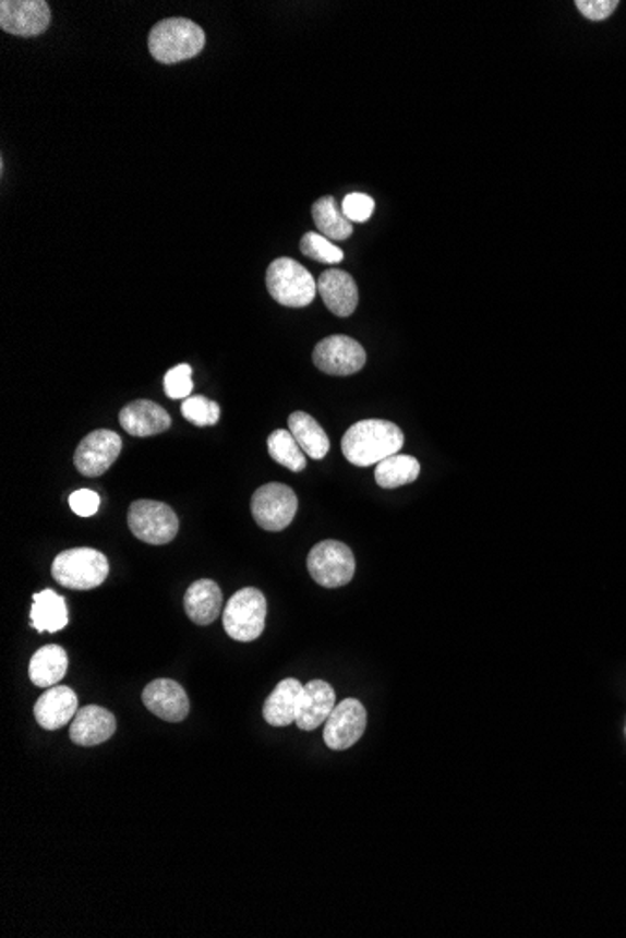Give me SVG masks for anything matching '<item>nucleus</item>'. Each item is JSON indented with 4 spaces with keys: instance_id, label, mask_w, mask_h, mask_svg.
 Returning <instances> with one entry per match:
<instances>
[{
    "instance_id": "f257e3e1",
    "label": "nucleus",
    "mask_w": 626,
    "mask_h": 938,
    "mask_svg": "<svg viewBox=\"0 0 626 938\" xmlns=\"http://www.w3.org/2000/svg\"><path fill=\"white\" fill-rule=\"evenodd\" d=\"M406 443L396 423L387 420H362L347 430L341 438V454L357 467H372L387 457L400 454Z\"/></svg>"
},
{
    "instance_id": "f03ea898",
    "label": "nucleus",
    "mask_w": 626,
    "mask_h": 938,
    "mask_svg": "<svg viewBox=\"0 0 626 938\" xmlns=\"http://www.w3.org/2000/svg\"><path fill=\"white\" fill-rule=\"evenodd\" d=\"M207 41L205 31L184 17H171L154 25L148 34V51L161 64L194 59Z\"/></svg>"
},
{
    "instance_id": "7ed1b4c3",
    "label": "nucleus",
    "mask_w": 626,
    "mask_h": 938,
    "mask_svg": "<svg viewBox=\"0 0 626 938\" xmlns=\"http://www.w3.org/2000/svg\"><path fill=\"white\" fill-rule=\"evenodd\" d=\"M51 575L64 589H96L101 582H106L109 562L107 556L96 549H68L55 558Z\"/></svg>"
},
{
    "instance_id": "20e7f679",
    "label": "nucleus",
    "mask_w": 626,
    "mask_h": 938,
    "mask_svg": "<svg viewBox=\"0 0 626 938\" xmlns=\"http://www.w3.org/2000/svg\"><path fill=\"white\" fill-rule=\"evenodd\" d=\"M267 289L278 304L286 308H306L317 294V284L312 274L294 258H276L268 266Z\"/></svg>"
},
{
    "instance_id": "39448f33",
    "label": "nucleus",
    "mask_w": 626,
    "mask_h": 938,
    "mask_svg": "<svg viewBox=\"0 0 626 938\" xmlns=\"http://www.w3.org/2000/svg\"><path fill=\"white\" fill-rule=\"evenodd\" d=\"M267 598L261 590L252 587L239 590L224 609V628L234 641H255L267 624Z\"/></svg>"
},
{
    "instance_id": "423d86ee",
    "label": "nucleus",
    "mask_w": 626,
    "mask_h": 938,
    "mask_svg": "<svg viewBox=\"0 0 626 938\" xmlns=\"http://www.w3.org/2000/svg\"><path fill=\"white\" fill-rule=\"evenodd\" d=\"M354 568L353 551L336 540L317 543L308 555V572L325 589L346 587L353 579Z\"/></svg>"
},
{
    "instance_id": "0eeeda50",
    "label": "nucleus",
    "mask_w": 626,
    "mask_h": 938,
    "mask_svg": "<svg viewBox=\"0 0 626 938\" xmlns=\"http://www.w3.org/2000/svg\"><path fill=\"white\" fill-rule=\"evenodd\" d=\"M128 527L141 542L166 545L179 532V517L158 501H135L128 509Z\"/></svg>"
},
{
    "instance_id": "6e6552de",
    "label": "nucleus",
    "mask_w": 626,
    "mask_h": 938,
    "mask_svg": "<svg viewBox=\"0 0 626 938\" xmlns=\"http://www.w3.org/2000/svg\"><path fill=\"white\" fill-rule=\"evenodd\" d=\"M299 509L294 491L284 483H265L252 496V516L261 529L280 532L293 522Z\"/></svg>"
},
{
    "instance_id": "1a4fd4ad",
    "label": "nucleus",
    "mask_w": 626,
    "mask_h": 938,
    "mask_svg": "<svg viewBox=\"0 0 626 938\" xmlns=\"http://www.w3.org/2000/svg\"><path fill=\"white\" fill-rule=\"evenodd\" d=\"M313 364L327 375L347 377V375L359 373L364 368L366 350L353 337H325L313 349Z\"/></svg>"
},
{
    "instance_id": "9d476101",
    "label": "nucleus",
    "mask_w": 626,
    "mask_h": 938,
    "mask_svg": "<svg viewBox=\"0 0 626 938\" xmlns=\"http://www.w3.org/2000/svg\"><path fill=\"white\" fill-rule=\"evenodd\" d=\"M51 25V10L46 0H2L0 28L8 34L33 38Z\"/></svg>"
},
{
    "instance_id": "9b49d317",
    "label": "nucleus",
    "mask_w": 626,
    "mask_h": 938,
    "mask_svg": "<svg viewBox=\"0 0 626 938\" xmlns=\"http://www.w3.org/2000/svg\"><path fill=\"white\" fill-rule=\"evenodd\" d=\"M120 449H122V438L115 431H93L75 449V469L80 470L83 477H101L119 459Z\"/></svg>"
},
{
    "instance_id": "f8f14e48",
    "label": "nucleus",
    "mask_w": 626,
    "mask_h": 938,
    "mask_svg": "<svg viewBox=\"0 0 626 938\" xmlns=\"http://www.w3.org/2000/svg\"><path fill=\"white\" fill-rule=\"evenodd\" d=\"M368 715L364 705L357 699L341 700L325 721V744L334 751L354 746L366 731Z\"/></svg>"
},
{
    "instance_id": "ddd939ff",
    "label": "nucleus",
    "mask_w": 626,
    "mask_h": 938,
    "mask_svg": "<svg viewBox=\"0 0 626 938\" xmlns=\"http://www.w3.org/2000/svg\"><path fill=\"white\" fill-rule=\"evenodd\" d=\"M143 705L164 721L179 723L190 714V699L179 682L158 678L143 689Z\"/></svg>"
},
{
    "instance_id": "4468645a",
    "label": "nucleus",
    "mask_w": 626,
    "mask_h": 938,
    "mask_svg": "<svg viewBox=\"0 0 626 938\" xmlns=\"http://www.w3.org/2000/svg\"><path fill=\"white\" fill-rule=\"evenodd\" d=\"M77 710L80 708H77V695L74 694V689L57 684L49 687L46 694L36 700L34 718L46 731H57L72 723Z\"/></svg>"
},
{
    "instance_id": "2eb2a0df",
    "label": "nucleus",
    "mask_w": 626,
    "mask_h": 938,
    "mask_svg": "<svg viewBox=\"0 0 626 938\" xmlns=\"http://www.w3.org/2000/svg\"><path fill=\"white\" fill-rule=\"evenodd\" d=\"M115 731H117L115 715L106 708L91 705L77 710L70 725V738L77 746L93 747L109 741Z\"/></svg>"
},
{
    "instance_id": "dca6fc26",
    "label": "nucleus",
    "mask_w": 626,
    "mask_h": 938,
    "mask_svg": "<svg viewBox=\"0 0 626 938\" xmlns=\"http://www.w3.org/2000/svg\"><path fill=\"white\" fill-rule=\"evenodd\" d=\"M119 420L122 430L132 436L160 435L171 428V417L167 414V410L148 399L128 404L120 410Z\"/></svg>"
},
{
    "instance_id": "f3484780",
    "label": "nucleus",
    "mask_w": 626,
    "mask_h": 938,
    "mask_svg": "<svg viewBox=\"0 0 626 938\" xmlns=\"http://www.w3.org/2000/svg\"><path fill=\"white\" fill-rule=\"evenodd\" d=\"M317 292L328 310L338 317H349L359 305V289L353 276L344 270L323 272L317 281Z\"/></svg>"
},
{
    "instance_id": "a211bd4d",
    "label": "nucleus",
    "mask_w": 626,
    "mask_h": 938,
    "mask_svg": "<svg viewBox=\"0 0 626 938\" xmlns=\"http://www.w3.org/2000/svg\"><path fill=\"white\" fill-rule=\"evenodd\" d=\"M334 708H336L334 687L325 681L308 682L300 700L297 727L302 731H315L321 725H325Z\"/></svg>"
},
{
    "instance_id": "6ab92c4d",
    "label": "nucleus",
    "mask_w": 626,
    "mask_h": 938,
    "mask_svg": "<svg viewBox=\"0 0 626 938\" xmlns=\"http://www.w3.org/2000/svg\"><path fill=\"white\" fill-rule=\"evenodd\" d=\"M302 692H304V686L294 678H286L274 687L273 694L268 695L265 707H263V715H265L268 725L287 727L291 723H297Z\"/></svg>"
},
{
    "instance_id": "aec40b11",
    "label": "nucleus",
    "mask_w": 626,
    "mask_h": 938,
    "mask_svg": "<svg viewBox=\"0 0 626 938\" xmlns=\"http://www.w3.org/2000/svg\"><path fill=\"white\" fill-rule=\"evenodd\" d=\"M221 605H224L221 589L210 579L192 582L184 596L188 618L200 626L213 624L220 616Z\"/></svg>"
},
{
    "instance_id": "412c9836",
    "label": "nucleus",
    "mask_w": 626,
    "mask_h": 938,
    "mask_svg": "<svg viewBox=\"0 0 626 938\" xmlns=\"http://www.w3.org/2000/svg\"><path fill=\"white\" fill-rule=\"evenodd\" d=\"M31 626L38 632L57 634L68 626L67 600L53 590H41L33 596Z\"/></svg>"
},
{
    "instance_id": "4be33fe9",
    "label": "nucleus",
    "mask_w": 626,
    "mask_h": 938,
    "mask_svg": "<svg viewBox=\"0 0 626 938\" xmlns=\"http://www.w3.org/2000/svg\"><path fill=\"white\" fill-rule=\"evenodd\" d=\"M67 671V650L59 645H47V647L36 650V654L31 658V665H28V676H31L34 686L38 687L57 686L64 678Z\"/></svg>"
},
{
    "instance_id": "5701e85b",
    "label": "nucleus",
    "mask_w": 626,
    "mask_h": 938,
    "mask_svg": "<svg viewBox=\"0 0 626 938\" xmlns=\"http://www.w3.org/2000/svg\"><path fill=\"white\" fill-rule=\"evenodd\" d=\"M287 425L308 457L320 461L327 456L328 449H330V438L315 418L302 412V410H297L289 417Z\"/></svg>"
},
{
    "instance_id": "b1692460",
    "label": "nucleus",
    "mask_w": 626,
    "mask_h": 938,
    "mask_svg": "<svg viewBox=\"0 0 626 938\" xmlns=\"http://www.w3.org/2000/svg\"><path fill=\"white\" fill-rule=\"evenodd\" d=\"M419 477L420 462L413 456H404V454L383 459L377 462V469H375V482L383 490H396L407 483H413Z\"/></svg>"
},
{
    "instance_id": "393cba45",
    "label": "nucleus",
    "mask_w": 626,
    "mask_h": 938,
    "mask_svg": "<svg viewBox=\"0 0 626 938\" xmlns=\"http://www.w3.org/2000/svg\"><path fill=\"white\" fill-rule=\"evenodd\" d=\"M313 221L328 240H347L353 234V224L344 216L334 197H321L312 206Z\"/></svg>"
},
{
    "instance_id": "a878e982",
    "label": "nucleus",
    "mask_w": 626,
    "mask_h": 938,
    "mask_svg": "<svg viewBox=\"0 0 626 938\" xmlns=\"http://www.w3.org/2000/svg\"><path fill=\"white\" fill-rule=\"evenodd\" d=\"M268 454L274 461L280 462L281 467L300 472L306 469V454L300 448L293 433L289 430H276L270 433L267 441Z\"/></svg>"
},
{
    "instance_id": "bb28decb",
    "label": "nucleus",
    "mask_w": 626,
    "mask_h": 938,
    "mask_svg": "<svg viewBox=\"0 0 626 938\" xmlns=\"http://www.w3.org/2000/svg\"><path fill=\"white\" fill-rule=\"evenodd\" d=\"M300 252L325 265H338L344 261V252L340 248L334 245L333 240H328L320 232H306L300 240Z\"/></svg>"
},
{
    "instance_id": "cd10ccee",
    "label": "nucleus",
    "mask_w": 626,
    "mask_h": 938,
    "mask_svg": "<svg viewBox=\"0 0 626 938\" xmlns=\"http://www.w3.org/2000/svg\"><path fill=\"white\" fill-rule=\"evenodd\" d=\"M182 417L197 428L214 425L220 420V405L205 396H190L182 401Z\"/></svg>"
},
{
    "instance_id": "c85d7f7f",
    "label": "nucleus",
    "mask_w": 626,
    "mask_h": 938,
    "mask_svg": "<svg viewBox=\"0 0 626 938\" xmlns=\"http://www.w3.org/2000/svg\"><path fill=\"white\" fill-rule=\"evenodd\" d=\"M192 365L179 364L167 371L164 377V390L169 399H186L192 396L194 381H192Z\"/></svg>"
},
{
    "instance_id": "c756f323",
    "label": "nucleus",
    "mask_w": 626,
    "mask_h": 938,
    "mask_svg": "<svg viewBox=\"0 0 626 938\" xmlns=\"http://www.w3.org/2000/svg\"><path fill=\"white\" fill-rule=\"evenodd\" d=\"M373 211L375 201L366 193H349L341 203V212L351 224H364L372 218Z\"/></svg>"
},
{
    "instance_id": "7c9ffc66",
    "label": "nucleus",
    "mask_w": 626,
    "mask_h": 938,
    "mask_svg": "<svg viewBox=\"0 0 626 938\" xmlns=\"http://www.w3.org/2000/svg\"><path fill=\"white\" fill-rule=\"evenodd\" d=\"M576 7L589 21H604L617 10V0H578Z\"/></svg>"
},
{
    "instance_id": "2f4dec72",
    "label": "nucleus",
    "mask_w": 626,
    "mask_h": 938,
    "mask_svg": "<svg viewBox=\"0 0 626 938\" xmlns=\"http://www.w3.org/2000/svg\"><path fill=\"white\" fill-rule=\"evenodd\" d=\"M70 508L80 517H91L100 508V495L96 491L80 490L70 495Z\"/></svg>"
}]
</instances>
